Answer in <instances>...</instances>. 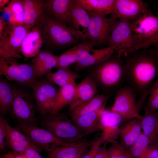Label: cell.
<instances>
[{
    "label": "cell",
    "instance_id": "cell-1",
    "mask_svg": "<svg viewBox=\"0 0 158 158\" xmlns=\"http://www.w3.org/2000/svg\"><path fill=\"white\" fill-rule=\"evenodd\" d=\"M123 57L126 82L140 97L151 88L158 75V56L148 48Z\"/></svg>",
    "mask_w": 158,
    "mask_h": 158
},
{
    "label": "cell",
    "instance_id": "cell-2",
    "mask_svg": "<svg viewBox=\"0 0 158 158\" xmlns=\"http://www.w3.org/2000/svg\"><path fill=\"white\" fill-rule=\"evenodd\" d=\"M114 53L106 60L87 67L86 75L94 82L98 90L111 95L126 82L124 60L122 56Z\"/></svg>",
    "mask_w": 158,
    "mask_h": 158
},
{
    "label": "cell",
    "instance_id": "cell-3",
    "mask_svg": "<svg viewBox=\"0 0 158 158\" xmlns=\"http://www.w3.org/2000/svg\"><path fill=\"white\" fill-rule=\"evenodd\" d=\"M43 47L47 49H62L85 41L83 32L73 30L51 19L45 13L40 20Z\"/></svg>",
    "mask_w": 158,
    "mask_h": 158
},
{
    "label": "cell",
    "instance_id": "cell-4",
    "mask_svg": "<svg viewBox=\"0 0 158 158\" xmlns=\"http://www.w3.org/2000/svg\"><path fill=\"white\" fill-rule=\"evenodd\" d=\"M150 90L143 94L136 102L137 96L132 89L126 84L116 92L111 110L121 114L125 121L139 117V112Z\"/></svg>",
    "mask_w": 158,
    "mask_h": 158
},
{
    "label": "cell",
    "instance_id": "cell-5",
    "mask_svg": "<svg viewBox=\"0 0 158 158\" xmlns=\"http://www.w3.org/2000/svg\"><path fill=\"white\" fill-rule=\"evenodd\" d=\"M0 75L32 88L38 81L32 64L20 63L12 57H0Z\"/></svg>",
    "mask_w": 158,
    "mask_h": 158
},
{
    "label": "cell",
    "instance_id": "cell-6",
    "mask_svg": "<svg viewBox=\"0 0 158 158\" xmlns=\"http://www.w3.org/2000/svg\"><path fill=\"white\" fill-rule=\"evenodd\" d=\"M42 124L44 128L56 137L67 140L78 141L86 135L66 116L59 113L46 115L42 120Z\"/></svg>",
    "mask_w": 158,
    "mask_h": 158
},
{
    "label": "cell",
    "instance_id": "cell-7",
    "mask_svg": "<svg viewBox=\"0 0 158 158\" xmlns=\"http://www.w3.org/2000/svg\"><path fill=\"white\" fill-rule=\"evenodd\" d=\"M138 44L132 32L130 21L116 19L109 39V46L123 57L129 49Z\"/></svg>",
    "mask_w": 158,
    "mask_h": 158
},
{
    "label": "cell",
    "instance_id": "cell-8",
    "mask_svg": "<svg viewBox=\"0 0 158 158\" xmlns=\"http://www.w3.org/2000/svg\"><path fill=\"white\" fill-rule=\"evenodd\" d=\"M17 128L42 150L47 152L51 148L64 146L74 142L59 138L47 130L34 125L20 123Z\"/></svg>",
    "mask_w": 158,
    "mask_h": 158
},
{
    "label": "cell",
    "instance_id": "cell-9",
    "mask_svg": "<svg viewBox=\"0 0 158 158\" xmlns=\"http://www.w3.org/2000/svg\"><path fill=\"white\" fill-rule=\"evenodd\" d=\"M90 21L84 33L85 41L87 40L96 43V45L108 44V41L115 20L111 18L87 12Z\"/></svg>",
    "mask_w": 158,
    "mask_h": 158
},
{
    "label": "cell",
    "instance_id": "cell-10",
    "mask_svg": "<svg viewBox=\"0 0 158 158\" xmlns=\"http://www.w3.org/2000/svg\"><path fill=\"white\" fill-rule=\"evenodd\" d=\"M130 23L133 33L138 44L158 33V16L154 15L149 9Z\"/></svg>",
    "mask_w": 158,
    "mask_h": 158
},
{
    "label": "cell",
    "instance_id": "cell-11",
    "mask_svg": "<svg viewBox=\"0 0 158 158\" xmlns=\"http://www.w3.org/2000/svg\"><path fill=\"white\" fill-rule=\"evenodd\" d=\"M125 121L120 114L110 111H103L100 118L99 131H101L99 137L102 144L107 146L116 141L119 138L120 128Z\"/></svg>",
    "mask_w": 158,
    "mask_h": 158
},
{
    "label": "cell",
    "instance_id": "cell-12",
    "mask_svg": "<svg viewBox=\"0 0 158 158\" xmlns=\"http://www.w3.org/2000/svg\"><path fill=\"white\" fill-rule=\"evenodd\" d=\"M32 88L38 111L43 115H48L59 89L54 84L47 80L37 81Z\"/></svg>",
    "mask_w": 158,
    "mask_h": 158
},
{
    "label": "cell",
    "instance_id": "cell-13",
    "mask_svg": "<svg viewBox=\"0 0 158 158\" xmlns=\"http://www.w3.org/2000/svg\"><path fill=\"white\" fill-rule=\"evenodd\" d=\"M148 9L147 4L141 0H115L110 18L131 21Z\"/></svg>",
    "mask_w": 158,
    "mask_h": 158
},
{
    "label": "cell",
    "instance_id": "cell-14",
    "mask_svg": "<svg viewBox=\"0 0 158 158\" xmlns=\"http://www.w3.org/2000/svg\"><path fill=\"white\" fill-rule=\"evenodd\" d=\"M15 96L12 107L13 114L20 123L34 125L36 117L34 107L28 96L15 88Z\"/></svg>",
    "mask_w": 158,
    "mask_h": 158
},
{
    "label": "cell",
    "instance_id": "cell-15",
    "mask_svg": "<svg viewBox=\"0 0 158 158\" xmlns=\"http://www.w3.org/2000/svg\"><path fill=\"white\" fill-rule=\"evenodd\" d=\"M6 145L13 152L21 154L26 149L33 147L42 151L23 133L13 127L5 119Z\"/></svg>",
    "mask_w": 158,
    "mask_h": 158
},
{
    "label": "cell",
    "instance_id": "cell-16",
    "mask_svg": "<svg viewBox=\"0 0 158 158\" xmlns=\"http://www.w3.org/2000/svg\"><path fill=\"white\" fill-rule=\"evenodd\" d=\"M94 140L74 141L63 146L51 148L47 158H80L91 145Z\"/></svg>",
    "mask_w": 158,
    "mask_h": 158
},
{
    "label": "cell",
    "instance_id": "cell-17",
    "mask_svg": "<svg viewBox=\"0 0 158 158\" xmlns=\"http://www.w3.org/2000/svg\"><path fill=\"white\" fill-rule=\"evenodd\" d=\"M72 1V0L45 1V12L54 20L69 28V11Z\"/></svg>",
    "mask_w": 158,
    "mask_h": 158
},
{
    "label": "cell",
    "instance_id": "cell-18",
    "mask_svg": "<svg viewBox=\"0 0 158 158\" xmlns=\"http://www.w3.org/2000/svg\"><path fill=\"white\" fill-rule=\"evenodd\" d=\"M40 20L28 32L21 45L23 55L27 58L35 57L43 46Z\"/></svg>",
    "mask_w": 158,
    "mask_h": 158
},
{
    "label": "cell",
    "instance_id": "cell-19",
    "mask_svg": "<svg viewBox=\"0 0 158 158\" xmlns=\"http://www.w3.org/2000/svg\"><path fill=\"white\" fill-rule=\"evenodd\" d=\"M97 87L92 80L86 76L77 84L75 98L69 105L68 113L70 114L77 107L90 100L96 95Z\"/></svg>",
    "mask_w": 158,
    "mask_h": 158
},
{
    "label": "cell",
    "instance_id": "cell-20",
    "mask_svg": "<svg viewBox=\"0 0 158 158\" xmlns=\"http://www.w3.org/2000/svg\"><path fill=\"white\" fill-rule=\"evenodd\" d=\"M141 116L126 121L120 126L119 143L127 150L130 149L142 133Z\"/></svg>",
    "mask_w": 158,
    "mask_h": 158
},
{
    "label": "cell",
    "instance_id": "cell-21",
    "mask_svg": "<svg viewBox=\"0 0 158 158\" xmlns=\"http://www.w3.org/2000/svg\"><path fill=\"white\" fill-rule=\"evenodd\" d=\"M8 32L6 38L0 41L3 46L15 53L20 55L22 42L30 31L23 25L13 24L8 22Z\"/></svg>",
    "mask_w": 158,
    "mask_h": 158
},
{
    "label": "cell",
    "instance_id": "cell-22",
    "mask_svg": "<svg viewBox=\"0 0 158 158\" xmlns=\"http://www.w3.org/2000/svg\"><path fill=\"white\" fill-rule=\"evenodd\" d=\"M24 16L23 25L29 30L40 20L45 13L44 1L43 0H22Z\"/></svg>",
    "mask_w": 158,
    "mask_h": 158
},
{
    "label": "cell",
    "instance_id": "cell-23",
    "mask_svg": "<svg viewBox=\"0 0 158 158\" xmlns=\"http://www.w3.org/2000/svg\"><path fill=\"white\" fill-rule=\"evenodd\" d=\"M32 61L37 78H39L51 72L53 68H57L59 56L54 55L50 50L44 49L40 51Z\"/></svg>",
    "mask_w": 158,
    "mask_h": 158
},
{
    "label": "cell",
    "instance_id": "cell-24",
    "mask_svg": "<svg viewBox=\"0 0 158 158\" xmlns=\"http://www.w3.org/2000/svg\"><path fill=\"white\" fill-rule=\"evenodd\" d=\"M90 52L78 57L75 63L77 69H82L99 64L108 59L115 51L111 47L108 46L102 49H92Z\"/></svg>",
    "mask_w": 158,
    "mask_h": 158
},
{
    "label": "cell",
    "instance_id": "cell-25",
    "mask_svg": "<svg viewBox=\"0 0 158 158\" xmlns=\"http://www.w3.org/2000/svg\"><path fill=\"white\" fill-rule=\"evenodd\" d=\"M76 85L75 81H73L60 87L48 114H57L64 107L71 104L75 95Z\"/></svg>",
    "mask_w": 158,
    "mask_h": 158
},
{
    "label": "cell",
    "instance_id": "cell-26",
    "mask_svg": "<svg viewBox=\"0 0 158 158\" xmlns=\"http://www.w3.org/2000/svg\"><path fill=\"white\" fill-rule=\"evenodd\" d=\"M90 21V16L87 11L78 2L72 0L69 11V28L74 30L80 31V26L84 28L83 32L85 33Z\"/></svg>",
    "mask_w": 158,
    "mask_h": 158
},
{
    "label": "cell",
    "instance_id": "cell-27",
    "mask_svg": "<svg viewBox=\"0 0 158 158\" xmlns=\"http://www.w3.org/2000/svg\"><path fill=\"white\" fill-rule=\"evenodd\" d=\"M105 110L102 108L80 116L73 121V123L86 135L99 131L101 115Z\"/></svg>",
    "mask_w": 158,
    "mask_h": 158
},
{
    "label": "cell",
    "instance_id": "cell-28",
    "mask_svg": "<svg viewBox=\"0 0 158 158\" xmlns=\"http://www.w3.org/2000/svg\"><path fill=\"white\" fill-rule=\"evenodd\" d=\"M111 96L104 93L97 94L92 99L77 107L69 114L72 120L99 109L105 108Z\"/></svg>",
    "mask_w": 158,
    "mask_h": 158
},
{
    "label": "cell",
    "instance_id": "cell-29",
    "mask_svg": "<svg viewBox=\"0 0 158 158\" xmlns=\"http://www.w3.org/2000/svg\"><path fill=\"white\" fill-rule=\"evenodd\" d=\"M158 118L157 112H144L140 117L142 132L148 138L150 144L158 143Z\"/></svg>",
    "mask_w": 158,
    "mask_h": 158
},
{
    "label": "cell",
    "instance_id": "cell-30",
    "mask_svg": "<svg viewBox=\"0 0 158 158\" xmlns=\"http://www.w3.org/2000/svg\"><path fill=\"white\" fill-rule=\"evenodd\" d=\"M115 0H77L87 12L106 17L112 12Z\"/></svg>",
    "mask_w": 158,
    "mask_h": 158
},
{
    "label": "cell",
    "instance_id": "cell-31",
    "mask_svg": "<svg viewBox=\"0 0 158 158\" xmlns=\"http://www.w3.org/2000/svg\"><path fill=\"white\" fill-rule=\"evenodd\" d=\"M57 71L46 74L47 80L50 83L62 87L75 80L80 75L68 68H60Z\"/></svg>",
    "mask_w": 158,
    "mask_h": 158
},
{
    "label": "cell",
    "instance_id": "cell-32",
    "mask_svg": "<svg viewBox=\"0 0 158 158\" xmlns=\"http://www.w3.org/2000/svg\"><path fill=\"white\" fill-rule=\"evenodd\" d=\"M15 96V88L5 80L0 81V112L6 114L12 109Z\"/></svg>",
    "mask_w": 158,
    "mask_h": 158
},
{
    "label": "cell",
    "instance_id": "cell-33",
    "mask_svg": "<svg viewBox=\"0 0 158 158\" xmlns=\"http://www.w3.org/2000/svg\"><path fill=\"white\" fill-rule=\"evenodd\" d=\"M9 16L8 22L13 24L23 25L24 10L22 0H12L1 10Z\"/></svg>",
    "mask_w": 158,
    "mask_h": 158
},
{
    "label": "cell",
    "instance_id": "cell-34",
    "mask_svg": "<svg viewBox=\"0 0 158 158\" xmlns=\"http://www.w3.org/2000/svg\"><path fill=\"white\" fill-rule=\"evenodd\" d=\"M150 144L148 139L142 132L138 139L127 150L133 158H145Z\"/></svg>",
    "mask_w": 158,
    "mask_h": 158
},
{
    "label": "cell",
    "instance_id": "cell-35",
    "mask_svg": "<svg viewBox=\"0 0 158 158\" xmlns=\"http://www.w3.org/2000/svg\"><path fill=\"white\" fill-rule=\"evenodd\" d=\"M147 97L144 107V112H157L158 110V79L150 89Z\"/></svg>",
    "mask_w": 158,
    "mask_h": 158
},
{
    "label": "cell",
    "instance_id": "cell-36",
    "mask_svg": "<svg viewBox=\"0 0 158 158\" xmlns=\"http://www.w3.org/2000/svg\"><path fill=\"white\" fill-rule=\"evenodd\" d=\"M78 57L76 46L59 56V63L57 69L60 68H68L70 65L75 63Z\"/></svg>",
    "mask_w": 158,
    "mask_h": 158
},
{
    "label": "cell",
    "instance_id": "cell-37",
    "mask_svg": "<svg viewBox=\"0 0 158 158\" xmlns=\"http://www.w3.org/2000/svg\"><path fill=\"white\" fill-rule=\"evenodd\" d=\"M107 148L110 158H129V152L116 140Z\"/></svg>",
    "mask_w": 158,
    "mask_h": 158
},
{
    "label": "cell",
    "instance_id": "cell-38",
    "mask_svg": "<svg viewBox=\"0 0 158 158\" xmlns=\"http://www.w3.org/2000/svg\"><path fill=\"white\" fill-rule=\"evenodd\" d=\"M95 42L91 41H85L76 46L77 49L78 54L79 57L89 53L91 49L95 45Z\"/></svg>",
    "mask_w": 158,
    "mask_h": 158
},
{
    "label": "cell",
    "instance_id": "cell-39",
    "mask_svg": "<svg viewBox=\"0 0 158 158\" xmlns=\"http://www.w3.org/2000/svg\"><path fill=\"white\" fill-rule=\"evenodd\" d=\"M102 144L99 137L95 139L88 152L80 158H94L96 152Z\"/></svg>",
    "mask_w": 158,
    "mask_h": 158
},
{
    "label": "cell",
    "instance_id": "cell-40",
    "mask_svg": "<svg viewBox=\"0 0 158 158\" xmlns=\"http://www.w3.org/2000/svg\"><path fill=\"white\" fill-rule=\"evenodd\" d=\"M5 119L2 116L0 117V150H4L6 145L5 140L6 128L5 124Z\"/></svg>",
    "mask_w": 158,
    "mask_h": 158
},
{
    "label": "cell",
    "instance_id": "cell-41",
    "mask_svg": "<svg viewBox=\"0 0 158 158\" xmlns=\"http://www.w3.org/2000/svg\"><path fill=\"white\" fill-rule=\"evenodd\" d=\"M158 43V33L148 40L138 44L136 46L137 49L139 50L144 49H148L152 45Z\"/></svg>",
    "mask_w": 158,
    "mask_h": 158
},
{
    "label": "cell",
    "instance_id": "cell-42",
    "mask_svg": "<svg viewBox=\"0 0 158 158\" xmlns=\"http://www.w3.org/2000/svg\"><path fill=\"white\" fill-rule=\"evenodd\" d=\"M41 152L33 147L26 149L21 154L27 158H43L40 153Z\"/></svg>",
    "mask_w": 158,
    "mask_h": 158
},
{
    "label": "cell",
    "instance_id": "cell-43",
    "mask_svg": "<svg viewBox=\"0 0 158 158\" xmlns=\"http://www.w3.org/2000/svg\"><path fill=\"white\" fill-rule=\"evenodd\" d=\"M145 158H158V143L150 144Z\"/></svg>",
    "mask_w": 158,
    "mask_h": 158
},
{
    "label": "cell",
    "instance_id": "cell-44",
    "mask_svg": "<svg viewBox=\"0 0 158 158\" xmlns=\"http://www.w3.org/2000/svg\"><path fill=\"white\" fill-rule=\"evenodd\" d=\"M2 57L23 58L21 55L15 53L3 46L0 45V57Z\"/></svg>",
    "mask_w": 158,
    "mask_h": 158
},
{
    "label": "cell",
    "instance_id": "cell-45",
    "mask_svg": "<svg viewBox=\"0 0 158 158\" xmlns=\"http://www.w3.org/2000/svg\"><path fill=\"white\" fill-rule=\"evenodd\" d=\"M8 32V22H6L2 17L0 18V41L5 40Z\"/></svg>",
    "mask_w": 158,
    "mask_h": 158
},
{
    "label": "cell",
    "instance_id": "cell-46",
    "mask_svg": "<svg viewBox=\"0 0 158 158\" xmlns=\"http://www.w3.org/2000/svg\"><path fill=\"white\" fill-rule=\"evenodd\" d=\"M106 146H100L97 150L94 158H110Z\"/></svg>",
    "mask_w": 158,
    "mask_h": 158
},
{
    "label": "cell",
    "instance_id": "cell-47",
    "mask_svg": "<svg viewBox=\"0 0 158 158\" xmlns=\"http://www.w3.org/2000/svg\"><path fill=\"white\" fill-rule=\"evenodd\" d=\"M0 158H27L23 155L14 153L12 152H9L7 153L0 155Z\"/></svg>",
    "mask_w": 158,
    "mask_h": 158
},
{
    "label": "cell",
    "instance_id": "cell-48",
    "mask_svg": "<svg viewBox=\"0 0 158 158\" xmlns=\"http://www.w3.org/2000/svg\"><path fill=\"white\" fill-rule=\"evenodd\" d=\"M10 1L9 0H0V8H4V6Z\"/></svg>",
    "mask_w": 158,
    "mask_h": 158
},
{
    "label": "cell",
    "instance_id": "cell-49",
    "mask_svg": "<svg viewBox=\"0 0 158 158\" xmlns=\"http://www.w3.org/2000/svg\"><path fill=\"white\" fill-rule=\"evenodd\" d=\"M155 44L156 46L153 50L158 56V43Z\"/></svg>",
    "mask_w": 158,
    "mask_h": 158
},
{
    "label": "cell",
    "instance_id": "cell-50",
    "mask_svg": "<svg viewBox=\"0 0 158 158\" xmlns=\"http://www.w3.org/2000/svg\"><path fill=\"white\" fill-rule=\"evenodd\" d=\"M129 158H133L131 155H130V154H129Z\"/></svg>",
    "mask_w": 158,
    "mask_h": 158
},
{
    "label": "cell",
    "instance_id": "cell-51",
    "mask_svg": "<svg viewBox=\"0 0 158 158\" xmlns=\"http://www.w3.org/2000/svg\"><path fill=\"white\" fill-rule=\"evenodd\" d=\"M157 131L158 132V118L157 122Z\"/></svg>",
    "mask_w": 158,
    "mask_h": 158
},
{
    "label": "cell",
    "instance_id": "cell-52",
    "mask_svg": "<svg viewBox=\"0 0 158 158\" xmlns=\"http://www.w3.org/2000/svg\"></svg>",
    "mask_w": 158,
    "mask_h": 158
}]
</instances>
